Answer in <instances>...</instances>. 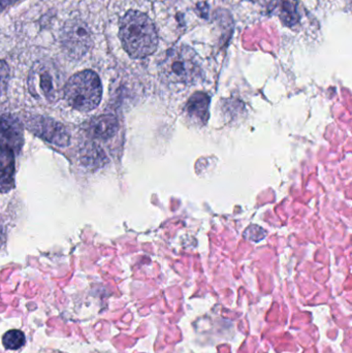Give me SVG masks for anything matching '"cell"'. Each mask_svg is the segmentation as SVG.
Instances as JSON below:
<instances>
[{
    "instance_id": "obj_1",
    "label": "cell",
    "mask_w": 352,
    "mask_h": 353,
    "mask_svg": "<svg viewBox=\"0 0 352 353\" xmlns=\"http://www.w3.org/2000/svg\"><path fill=\"white\" fill-rule=\"evenodd\" d=\"M119 39L126 53L136 59L152 55L158 46V33L154 23L138 10H128L122 17Z\"/></svg>"
},
{
    "instance_id": "obj_2",
    "label": "cell",
    "mask_w": 352,
    "mask_h": 353,
    "mask_svg": "<svg viewBox=\"0 0 352 353\" xmlns=\"http://www.w3.org/2000/svg\"><path fill=\"white\" fill-rule=\"evenodd\" d=\"M163 80L172 84H192L202 74L198 54L187 46L172 48L159 64Z\"/></svg>"
},
{
    "instance_id": "obj_3",
    "label": "cell",
    "mask_w": 352,
    "mask_h": 353,
    "mask_svg": "<svg viewBox=\"0 0 352 353\" xmlns=\"http://www.w3.org/2000/svg\"><path fill=\"white\" fill-rule=\"evenodd\" d=\"M63 94L72 109L81 112L92 111L99 107L101 101L103 87L101 79L92 70H83L68 81Z\"/></svg>"
},
{
    "instance_id": "obj_4",
    "label": "cell",
    "mask_w": 352,
    "mask_h": 353,
    "mask_svg": "<svg viewBox=\"0 0 352 353\" xmlns=\"http://www.w3.org/2000/svg\"><path fill=\"white\" fill-rule=\"evenodd\" d=\"M27 83L33 97L48 103H55L63 92L59 70L50 61L41 60L33 64Z\"/></svg>"
},
{
    "instance_id": "obj_5",
    "label": "cell",
    "mask_w": 352,
    "mask_h": 353,
    "mask_svg": "<svg viewBox=\"0 0 352 353\" xmlns=\"http://www.w3.org/2000/svg\"><path fill=\"white\" fill-rule=\"evenodd\" d=\"M61 46L66 55L74 59L83 57L92 47V33L84 21L72 19L62 29Z\"/></svg>"
},
{
    "instance_id": "obj_6",
    "label": "cell",
    "mask_w": 352,
    "mask_h": 353,
    "mask_svg": "<svg viewBox=\"0 0 352 353\" xmlns=\"http://www.w3.org/2000/svg\"><path fill=\"white\" fill-rule=\"evenodd\" d=\"M27 128L35 136L43 139L56 146L65 147L70 145V137L66 128L60 122L52 118L33 116L27 121Z\"/></svg>"
},
{
    "instance_id": "obj_7",
    "label": "cell",
    "mask_w": 352,
    "mask_h": 353,
    "mask_svg": "<svg viewBox=\"0 0 352 353\" xmlns=\"http://www.w3.org/2000/svg\"><path fill=\"white\" fill-rule=\"evenodd\" d=\"M24 144L23 125L18 118L10 114L0 117V149L19 154Z\"/></svg>"
},
{
    "instance_id": "obj_8",
    "label": "cell",
    "mask_w": 352,
    "mask_h": 353,
    "mask_svg": "<svg viewBox=\"0 0 352 353\" xmlns=\"http://www.w3.org/2000/svg\"><path fill=\"white\" fill-rule=\"evenodd\" d=\"M210 97L205 92H196L190 97L184 108V113L191 123L203 126L209 119Z\"/></svg>"
},
{
    "instance_id": "obj_9",
    "label": "cell",
    "mask_w": 352,
    "mask_h": 353,
    "mask_svg": "<svg viewBox=\"0 0 352 353\" xmlns=\"http://www.w3.org/2000/svg\"><path fill=\"white\" fill-rule=\"evenodd\" d=\"M14 153L0 149V193H8L14 187Z\"/></svg>"
},
{
    "instance_id": "obj_10",
    "label": "cell",
    "mask_w": 352,
    "mask_h": 353,
    "mask_svg": "<svg viewBox=\"0 0 352 353\" xmlns=\"http://www.w3.org/2000/svg\"><path fill=\"white\" fill-rule=\"evenodd\" d=\"M118 120L114 115H101L91 120L88 126V132L91 136L101 140H107L115 136L118 130Z\"/></svg>"
},
{
    "instance_id": "obj_11",
    "label": "cell",
    "mask_w": 352,
    "mask_h": 353,
    "mask_svg": "<svg viewBox=\"0 0 352 353\" xmlns=\"http://www.w3.org/2000/svg\"><path fill=\"white\" fill-rule=\"evenodd\" d=\"M26 342L24 333L19 330H10L2 337V344L8 350H18L24 346Z\"/></svg>"
},
{
    "instance_id": "obj_12",
    "label": "cell",
    "mask_w": 352,
    "mask_h": 353,
    "mask_svg": "<svg viewBox=\"0 0 352 353\" xmlns=\"http://www.w3.org/2000/svg\"><path fill=\"white\" fill-rule=\"evenodd\" d=\"M8 82H10V68L6 61L0 60V97L8 88Z\"/></svg>"
},
{
    "instance_id": "obj_13",
    "label": "cell",
    "mask_w": 352,
    "mask_h": 353,
    "mask_svg": "<svg viewBox=\"0 0 352 353\" xmlns=\"http://www.w3.org/2000/svg\"><path fill=\"white\" fill-rule=\"evenodd\" d=\"M244 236L248 240L258 242L266 236V232L258 225H252L244 232Z\"/></svg>"
},
{
    "instance_id": "obj_14",
    "label": "cell",
    "mask_w": 352,
    "mask_h": 353,
    "mask_svg": "<svg viewBox=\"0 0 352 353\" xmlns=\"http://www.w3.org/2000/svg\"><path fill=\"white\" fill-rule=\"evenodd\" d=\"M18 1L19 0H0V12L10 8V6Z\"/></svg>"
},
{
    "instance_id": "obj_15",
    "label": "cell",
    "mask_w": 352,
    "mask_h": 353,
    "mask_svg": "<svg viewBox=\"0 0 352 353\" xmlns=\"http://www.w3.org/2000/svg\"><path fill=\"white\" fill-rule=\"evenodd\" d=\"M51 353H65V352H51Z\"/></svg>"
}]
</instances>
